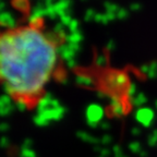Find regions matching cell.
I'll use <instances>...</instances> for the list:
<instances>
[{
	"label": "cell",
	"instance_id": "obj_1",
	"mask_svg": "<svg viewBox=\"0 0 157 157\" xmlns=\"http://www.w3.org/2000/svg\"><path fill=\"white\" fill-rule=\"evenodd\" d=\"M60 47L42 19L0 26V88L22 108L36 109L61 73Z\"/></svg>",
	"mask_w": 157,
	"mask_h": 157
}]
</instances>
